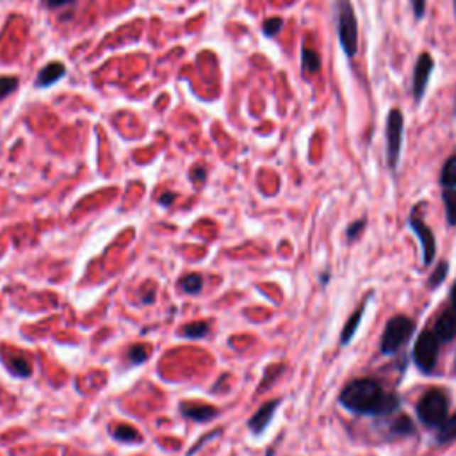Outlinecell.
Returning <instances> with one entry per match:
<instances>
[{"label":"cell","instance_id":"obj_1","mask_svg":"<svg viewBox=\"0 0 456 456\" xmlns=\"http://www.w3.org/2000/svg\"><path fill=\"white\" fill-rule=\"evenodd\" d=\"M339 401L348 412L369 417H387L401 406V399L392 392H385L380 381L373 378L353 380L342 389Z\"/></svg>","mask_w":456,"mask_h":456},{"label":"cell","instance_id":"obj_2","mask_svg":"<svg viewBox=\"0 0 456 456\" xmlns=\"http://www.w3.org/2000/svg\"><path fill=\"white\" fill-rule=\"evenodd\" d=\"M337 33L340 47L349 59L359 52V23L349 0H337Z\"/></svg>","mask_w":456,"mask_h":456},{"label":"cell","instance_id":"obj_3","mask_svg":"<svg viewBox=\"0 0 456 456\" xmlns=\"http://www.w3.org/2000/svg\"><path fill=\"white\" fill-rule=\"evenodd\" d=\"M417 419L428 428L437 430L445 419L449 412V398L440 389H431L417 403Z\"/></svg>","mask_w":456,"mask_h":456},{"label":"cell","instance_id":"obj_4","mask_svg":"<svg viewBox=\"0 0 456 456\" xmlns=\"http://www.w3.org/2000/svg\"><path fill=\"white\" fill-rule=\"evenodd\" d=\"M413 328H416V325H413L412 319L406 317V315H396V317H392L391 321L387 322V326H385L384 335H381V353H384V355H394V353H398L410 340Z\"/></svg>","mask_w":456,"mask_h":456},{"label":"cell","instance_id":"obj_5","mask_svg":"<svg viewBox=\"0 0 456 456\" xmlns=\"http://www.w3.org/2000/svg\"><path fill=\"white\" fill-rule=\"evenodd\" d=\"M438 352H440V340L433 332L424 330L417 337L416 346H413V362L423 373H431L437 366Z\"/></svg>","mask_w":456,"mask_h":456},{"label":"cell","instance_id":"obj_6","mask_svg":"<svg viewBox=\"0 0 456 456\" xmlns=\"http://www.w3.org/2000/svg\"><path fill=\"white\" fill-rule=\"evenodd\" d=\"M403 131H405L403 112L399 109H392L387 118V157L392 170L398 168L399 156H401Z\"/></svg>","mask_w":456,"mask_h":456},{"label":"cell","instance_id":"obj_7","mask_svg":"<svg viewBox=\"0 0 456 456\" xmlns=\"http://www.w3.org/2000/svg\"><path fill=\"white\" fill-rule=\"evenodd\" d=\"M410 228L413 230V234L419 239L420 246H423V262L424 266H430L433 262L435 255H437V241H435L433 232H431V228L428 224H424L423 221L419 219L417 216H410L408 219Z\"/></svg>","mask_w":456,"mask_h":456},{"label":"cell","instance_id":"obj_8","mask_svg":"<svg viewBox=\"0 0 456 456\" xmlns=\"http://www.w3.org/2000/svg\"><path fill=\"white\" fill-rule=\"evenodd\" d=\"M433 66V58L430 54H420L417 59L416 70H413V97H416V100H423Z\"/></svg>","mask_w":456,"mask_h":456},{"label":"cell","instance_id":"obj_9","mask_svg":"<svg viewBox=\"0 0 456 456\" xmlns=\"http://www.w3.org/2000/svg\"><path fill=\"white\" fill-rule=\"evenodd\" d=\"M65 75L66 66L59 61H52L40 70L34 84H36V87H40V89H45V87H50L54 86V84H58Z\"/></svg>","mask_w":456,"mask_h":456},{"label":"cell","instance_id":"obj_10","mask_svg":"<svg viewBox=\"0 0 456 456\" xmlns=\"http://www.w3.org/2000/svg\"><path fill=\"white\" fill-rule=\"evenodd\" d=\"M278 405H280V399H273V401H268L266 405H262L261 408L255 412V416L251 417L250 423H248V426H250V430L254 431L255 435H261L262 431L269 426V423H271Z\"/></svg>","mask_w":456,"mask_h":456},{"label":"cell","instance_id":"obj_11","mask_svg":"<svg viewBox=\"0 0 456 456\" xmlns=\"http://www.w3.org/2000/svg\"><path fill=\"white\" fill-rule=\"evenodd\" d=\"M180 412L182 416L196 420V423H207L219 416V410L210 405H202V403H182Z\"/></svg>","mask_w":456,"mask_h":456},{"label":"cell","instance_id":"obj_12","mask_svg":"<svg viewBox=\"0 0 456 456\" xmlns=\"http://www.w3.org/2000/svg\"><path fill=\"white\" fill-rule=\"evenodd\" d=\"M433 333L440 342H451L456 337V310L449 308L435 322Z\"/></svg>","mask_w":456,"mask_h":456},{"label":"cell","instance_id":"obj_13","mask_svg":"<svg viewBox=\"0 0 456 456\" xmlns=\"http://www.w3.org/2000/svg\"><path fill=\"white\" fill-rule=\"evenodd\" d=\"M364 314H366V303L360 305L359 310H357L355 314H353L352 317H349V321L346 322V326L342 328V333H340V344L346 346V344H349V342H352L353 337L357 335V330H359L360 322H362Z\"/></svg>","mask_w":456,"mask_h":456},{"label":"cell","instance_id":"obj_14","mask_svg":"<svg viewBox=\"0 0 456 456\" xmlns=\"http://www.w3.org/2000/svg\"><path fill=\"white\" fill-rule=\"evenodd\" d=\"M389 433H391L392 437H410V435L416 433V426H413V420L410 419L408 416L396 417L394 420H391V426H389Z\"/></svg>","mask_w":456,"mask_h":456},{"label":"cell","instance_id":"obj_15","mask_svg":"<svg viewBox=\"0 0 456 456\" xmlns=\"http://www.w3.org/2000/svg\"><path fill=\"white\" fill-rule=\"evenodd\" d=\"M301 66H303V72L307 75H314L321 70V58H319V54L314 48H301Z\"/></svg>","mask_w":456,"mask_h":456},{"label":"cell","instance_id":"obj_16","mask_svg":"<svg viewBox=\"0 0 456 456\" xmlns=\"http://www.w3.org/2000/svg\"><path fill=\"white\" fill-rule=\"evenodd\" d=\"M452 440H456V413L452 417H447V419L437 428L438 444H447V442Z\"/></svg>","mask_w":456,"mask_h":456},{"label":"cell","instance_id":"obj_17","mask_svg":"<svg viewBox=\"0 0 456 456\" xmlns=\"http://www.w3.org/2000/svg\"><path fill=\"white\" fill-rule=\"evenodd\" d=\"M6 366H8V369L11 371L13 374H16V376H29L31 374V366H29V360L26 359V355H13L9 357L8 360H6Z\"/></svg>","mask_w":456,"mask_h":456},{"label":"cell","instance_id":"obj_18","mask_svg":"<svg viewBox=\"0 0 456 456\" xmlns=\"http://www.w3.org/2000/svg\"><path fill=\"white\" fill-rule=\"evenodd\" d=\"M440 184L445 189H456V156L449 157L445 161L444 168L440 173Z\"/></svg>","mask_w":456,"mask_h":456},{"label":"cell","instance_id":"obj_19","mask_svg":"<svg viewBox=\"0 0 456 456\" xmlns=\"http://www.w3.org/2000/svg\"><path fill=\"white\" fill-rule=\"evenodd\" d=\"M442 200L445 205V216H447V223L451 227L456 224V189H445L442 192Z\"/></svg>","mask_w":456,"mask_h":456},{"label":"cell","instance_id":"obj_20","mask_svg":"<svg viewBox=\"0 0 456 456\" xmlns=\"http://www.w3.org/2000/svg\"><path fill=\"white\" fill-rule=\"evenodd\" d=\"M210 328V322L205 321H198V322H191V325H185L182 328V335L188 337V339H202V337L207 335Z\"/></svg>","mask_w":456,"mask_h":456},{"label":"cell","instance_id":"obj_21","mask_svg":"<svg viewBox=\"0 0 456 456\" xmlns=\"http://www.w3.org/2000/svg\"><path fill=\"white\" fill-rule=\"evenodd\" d=\"M180 287L184 293L188 294H198L203 287V280L198 273H192V275H185L184 278L180 280Z\"/></svg>","mask_w":456,"mask_h":456},{"label":"cell","instance_id":"obj_22","mask_svg":"<svg viewBox=\"0 0 456 456\" xmlns=\"http://www.w3.org/2000/svg\"><path fill=\"white\" fill-rule=\"evenodd\" d=\"M114 438L121 442H136L139 440V433L134 430V428L127 426V424H121L114 430Z\"/></svg>","mask_w":456,"mask_h":456},{"label":"cell","instance_id":"obj_23","mask_svg":"<svg viewBox=\"0 0 456 456\" xmlns=\"http://www.w3.org/2000/svg\"><path fill=\"white\" fill-rule=\"evenodd\" d=\"M282 27H283V20L278 18V16H273V18H268L264 23H262V33H264L268 38H273L282 31Z\"/></svg>","mask_w":456,"mask_h":456},{"label":"cell","instance_id":"obj_24","mask_svg":"<svg viewBox=\"0 0 456 456\" xmlns=\"http://www.w3.org/2000/svg\"><path fill=\"white\" fill-rule=\"evenodd\" d=\"M16 87H18V79L16 77H0V100L8 97V94L15 93Z\"/></svg>","mask_w":456,"mask_h":456},{"label":"cell","instance_id":"obj_25","mask_svg":"<svg viewBox=\"0 0 456 456\" xmlns=\"http://www.w3.org/2000/svg\"><path fill=\"white\" fill-rule=\"evenodd\" d=\"M447 271H449L447 262H442V264H438V268L435 269V273L431 275V278H430V289H437V287L445 280Z\"/></svg>","mask_w":456,"mask_h":456},{"label":"cell","instance_id":"obj_26","mask_svg":"<svg viewBox=\"0 0 456 456\" xmlns=\"http://www.w3.org/2000/svg\"><path fill=\"white\" fill-rule=\"evenodd\" d=\"M129 360H131L132 364H143L146 359H148V349H146V346L143 344H138V346H132L131 349H129Z\"/></svg>","mask_w":456,"mask_h":456},{"label":"cell","instance_id":"obj_27","mask_svg":"<svg viewBox=\"0 0 456 456\" xmlns=\"http://www.w3.org/2000/svg\"><path fill=\"white\" fill-rule=\"evenodd\" d=\"M364 228H366V221H364V219L355 221V223H353V224H349L348 232H346V234H348V241H349V243H352V241H355V239H359Z\"/></svg>","mask_w":456,"mask_h":456},{"label":"cell","instance_id":"obj_28","mask_svg":"<svg viewBox=\"0 0 456 456\" xmlns=\"http://www.w3.org/2000/svg\"><path fill=\"white\" fill-rule=\"evenodd\" d=\"M43 4L47 6L48 9H61L66 8V6H73L75 0H43Z\"/></svg>","mask_w":456,"mask_h":456},{"label":"cell","instance_id":"obj_29","mask_svg":"<svg viewBox=\"0 0 456 456\" xmlns=\"http://www.w3.org/2000/svg\"><path fill=\"white\" fill-rule=\"evenodd\" d=\"M412 8L417 18L420 20L424 16V11H426V0H412Z\"/></svg>","mask_w":456,"mask_h":456},{"label":"cell","instance_id":"obj_30","mask_svg":"<svg viewBox=\"0 0 456 456\" xmlns=\"http://www.w3.org/2000/svg\"><path fill=\"white\" fill-rule=\"evenodd\" d=\"M205 170H203L202 166H198L191 171V180L196 182V184H202V182L205 180Z\"/></svg>","mask_w":456,"mask_h":456},{"label":"cell","instance_id":"obj_31","mask_svg":"<svg viewBox=\"0 0 456 456\" xmlns=\"http://www.w3.org/2000/svg\"><path fill=\"white\" fill-rule=\"evenodd\" d=\"M175 198H177V196H175V192H164V195L159 198V202L163 203V205L170 207L171 203L175 202Z\"/></svg>","mask_w":456,"mask_h":456},{"label":"cell","instance_id":"obj_32","mask_svg":"<svg viewBox=\"0 0 456 456\" xmlns=\"http://www.w3.org/2000/svg\"><path fill=\"white\" fill-rule=\"evenodd\" d=\"M451 308L452 310H456V282L455 286L451 287Z\"/></svg>","mask_w":456,"mask_h":456},{"label":"cell","instance_id":"obj_33","mask_svg":"<svg viewBox=\"0 0 456 456\" xmlns=\"http://www.w3.org/2000/svg\"><path fill=\"white\" fill-rule=\"evenodd\" d=\"M455 11H456V0H455Z\"/></svg>","mask_w":456,"mask_h":456},{"label":"cell","instance_id":"obj_34","mask_svg":"<svg viewBox=\"0 0 456 456\" xmlns=\"http://www.w3.org/2000/svg\"><path fill=\"white\" fill-rule=\"evenodd\" d=\"M455 112H456V107H455Z\"/></svg>","mask_w":456,"mask_h":456}]
</instances>
